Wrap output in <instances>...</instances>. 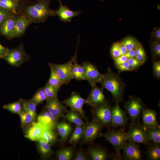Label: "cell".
<instances>
[{
	"label": "cell",
	"instance_id": "obj_1",
	"mask_svg": "<svg viewBox=\"0 0 160 160\" xmlns=\"http://www.w3.org/2000/svg\"><path fill=\"white\" fill-rule=\"evenodd\" d=\"M49 0L42 1L26 7L22 13L27 16L32 22L42 23L50 16H56L55 11L49 6Z\"/></svg>",
	"mask_w": 160,
	"mask_h": 160
},
{
	"label": "cell",
	"instance_id": "obj_2",
	"mask_svg": "<svg viewBox=\"0 0 160 160\" xmlns=\"http://www.w3.org/2000/svg\"><path fill=\"white\" fill-rule=\"evenodd\" d=\"M103 88L110 92L116 103L122 100L124 84L119 76L113 72L108 68L106 73L100 82Z\"/></svg>",
	"mask_w": 160,
	"mask_h": 160
},
{
	"label": "cell",
	"instance_id": "obj_3",
	"mask_svg": "<svg viewBox=\"0 0 160 160\" xmlns=\"http://www.w3.org/2000/svg\"><path fill=\"white\" fill-rule=\"evenodd\" d=\"M102 137L113 145L116 152V159H121L120 151L124 148L128 140L127 133L124 129L121 127L117 130L109 131L103 133Z\"/></svg>",
	"mask_w": 160,
	"mask_h": 160
},
{
	"label": "cell",
	"instance_id": "obj_4",
	"mask_svg": "<svg viewBox=\"0 0 160 160\" xmlns=\"http://www.w3.org/2000/svg\"><path fill=\"white\" fill-rule=\"evenodd\" d=\"M22 43L15 48L9 49L2 59L12 66L18 67L30 60Z\"/></svg>",
	"mask_w": 160,
	"mask_h": 160
},
{
	"label": "cell",
	"instance_id": "obj_5",
	"mask_svg": "<svg viewBox=\"0 0 160 160\" xmlns=\"http://www.w3.org/2000/svg\"><path fill=\"white\" fill-rule=\"evenodd\" d=\"M126 133L128 141L146 145L150 143V140L145 128L137 122L131 123Z\"/></svg>",
	"mask_w": 160,
	"mask_h": 160
},
{
	"label": "cell",
	"instance_id": "obj_6",
	"mask_svg": "<svg viewBox=\"0 0 160 160\" xmlns=\"http://www.w3.org/2000/svg\"><path fill=\"white\" fill-rule=\"evenodd\" d=\"M103 126L98 121L94 119L85 124L81 138L84 143H90L96 138L102 137L101 132Z\"/></svg>",
	"mask_w": 160,
	"mask_h": 160
},
{
	"label": "cell",
	"instance_id": "obj_7",
	"mask_svg": "<svg viewBox=\"0 0 160 160\" xmlns=\"http://www.w3.org/2000/svg\"><path fill=\"white\" fill-rule=\"evenodd\" d=\"M62 103L78 112L82 118L85 120L86 123L89 122L84 114L83 108L84 104H88L87 99L83 98L79 94L73 92L69 97L64 100Z\"/></svg>",
	"mask_w": 160,
	"mask_h": 160
},
{
	"label": "cell",
	"instance_id": "obj_8",
	"mask_svg": "<svg viewBox=\"0 0 160 160\" xmlns=\"http://www.w3.org/2000/svg\"><path fill=\"white\" fill-rule=\"evenodd\" d=\"M76 51L70 61L66 63L61 64L49 63L55 70L63 84H68L73 79L71 73V68L73 62L76 57Z\"/></svg>",
	"mask_w": 160,
	"mask_h": 160
},
{
	"label": "cell",
	"instance_id": "obj_9",
	"mask_svg": "<svg viewBox=\"0 0 160 160\" xmlns=\"http://www.w3.org/2000/svg\"><path fill=\"white\" fill-rule=\"evenodd\" d=\"M94 119L100 123L103 126H112L111 108L107 103L92 107Z\"/></svg>",
	"mask_w": 160,
	"mask_h": 160
},
{
	"label": "cell",
	"instance_id": "obj_10",
	"mask_svg": "<svg viewBox=\"0 0 160 160\" xmlns=\"http://www.w3.org/2000/svg\"><path fill=\"white\" fill-rule=\"evenodd\" d=\"M124 108L131 120V123L137 122L144 109L141 100L139 97L132 96L126 103Z\"/></svg>",
	"mask_w": 160,
	"mask_h": 160
},
{
	"label": "cell",
	"instance_id": "obj_11",
	"mask_svg": "<svg viewBox=\"0 0 160 160\" xmlns=\"http://www.w3.org/2000/svg\"><path fill=\"white\" fill-rule=\"evenodd\" d=\"M82 66L84 70L85 80L91 87L100 82L104 74L100 73L94 65L88 61H85L82 62Z\"/></svg>",
	"mask_w": 160,
	"mask_h": 160
},
{
	"label": "cell",
	"instance_id": "obj_12",
	"mask_svg": "<svg viewBox=\"0 0 160 160\" xmlns=\"http://www.w3.org/2000/svg\"><path fill=\"white\" fill-rule=\"evenodd\" d=\"M32 23L30 19L24 14L18 15L14 28L8 39H11L21 37Z\"/></svg>",
	"mask_w": 160,
	"mask_h": 160
},
{
	"label": "cell",
	"instance_id": "obj_13",
	"mask_svg": "<svg viewBox=\"0 0 160 160\" xmlns=\"http://www.w3.org/2000/svg\"><path fill=\"white\" fill-rule=\"evenodd\" d=\"M111 125L113 128L127 125L128 118L126 113L121 108L118 103L111 108Z\"/></svg>",
	"mask_w": 160,
	"mask_h": 160
},
{
	"label": "cell",
	"instance_id": "obj_14",
	"mask_svg": "<svg viewBox=\"0 0 160 160\" xmlns=\"http://www.w3.org/2000/svg\"><path fill=\"white\" fill-rule=\"evenodd\" d=\"M123 159L125 160H141L143 159L142 151L136 143L129 141L123 150Z\"/></svg>",
	"mask_w": 160,
	"mask_h": 160
},
{
	"label": "cell",
	"instance_id": "obj_15",
	"mask_svg": "<svg viewBox=\"0 0 160 160\" xmlns=\"http://www.w3.org/2000/svg\"><path fill=\"white\" fill-rule=\"evenodd\" d=\"M92 87V89L87 99L88 104L92 107L107 103L103 93V88H100L96 85Z\"/></svg>",
	"mask_w": 160,
	"mask_h": 160
},
{
	"label": "cell",
	"instance_id": "obj_16",
	"mask_svg": "<svg viewBox=\"0 0 160 160\" xmlns=\"http://www.w3.org/2000/svg\"><path fill=\"white\" fill-rule=\"evenodd\" d=\"M45 108L55 116H63L67 111L66 107L57 97L47 100Z\"/></svg>",
	"mask_w": 160,
	"mask_h": 160
},
{
	"label": "cell",
	"instance_id": "obj_17",
	"mask_svg": "<svg viewBox=\"0 0 160 160\" xmlns=\"http://www.w3.org/2000/svg\"><path fill=\"white\" fill-rule=\"evenodd\" d=\"M58 118L44 107V109L37 116V122L47 128L54 130L56 128Z\"/></svg>",
	"mask_w": 160,
	"mask_h": 160
},
{
	"label": "cell",
	"instance_id": "obj_18",
	"mask_svg": "<svg viewBox=\"0 0 160 160\" xmlns=\"http://www.w3.org/2000/svg\"><path fill=\"white\" fill-rule=\"evenodd\" d=\"M45 128L38 122L33 121L24 128L25 137L33 141H37L41 138L43 131Z\"/></svg>",
	"mask_w": 160,
	"mask_h": 160
},
{
	"label": "cell",
	"instance_id": "obj_19",
	"mask_svg": "<svg viewBox=\"0 0 160 160\" xmlns=\"http://www.w3.org/2000/svg\"><path fill=\"white\" fill-rule=\"evenodd\" d=\"M58 0L60 7L58 9L55 11V12L56 15L59 17L60 21L71 22L72 18L78 16L81 13L79 10L74 11L71 10L68 7L63 4L61 0Z\"/></svg>",
	"mask_w": 160,
	"mask_h": 160
},
{
	"label": "cell",
	"instance_id": "obj_20",
	"mask_svg": "<svg viewBox=\"0 0 160 160\" xmlns=\"http://www.w3.org/2000/svg\"><path fill=\"white\" fill-rule=\"evenodd\" d=\"M143 126L145 128L160 127L157 120L156 113L153 110L147 108L144 109L142 112Z\"/></svg>",
	"mask_w": 160,
	"mask_h": 160
},
{
	"label": "cell",
	"instance_id": "obj_21",
	"mask_svg": "<svg viewBox=\"0 0 160 160\" xmlns=\"http://www.w3.org/2000/svg\"><path fill=\"white\" fill-rule=\"evenodd\" d=\"M18 15L10 13L0 25V33L8 38L15 25Z\"/></svg>",
	"mask_w": 160,
	"mask_h": 160
},
{
	"label": "cell",
	"instance_id": "obj_22",
	"mask_svg": "<svg viewBox=\"0 0 160 160\" xmlns=\"http://www.w3.org/2000/svg\"><path fill=\"white\" fill-rule=\"evenodd\" d=\"M56 128L60 136L61 143L63 144L66 141L71 132L72 127L69 124L63 121L57 123Z\"/></svg>",
	"mask_w": 160,
	"mask_h": 160
},
{
	"label": "cell",
	"instance_id": "obj_23",
	"mask_svg": "<svg viewBox=\"0 0 160 160\" xmlns=\"http://www.w3.org/2000/svg\"><path fill=\"white\" fill-rule=\"evenodd\" d=\"M88 153L92 160H105L109 156V154L105 150L99 147L90 148Z\"/></svg>",
	"mask_w": 160,
	"mask_h": 160
},
{
	"label": "cell",
	"instance_id": "obj_24",
	"mask_svg": "<svg viewBox=\"0 0 160 160\" xmlns=\"http://www.w3.org/2000/svg\"><path fill=\"white\" fill-rule=\"evenodd\" d=\"M147 159L149 160L160 159V146L159 144L150 143L147 145L145 152Z\"/></svg>",
	"mask_w": 160,
	"mask_h": 160
},
{
	"label": "cell",
	"instance_id": "obj_25",
	"mask_svg": "<svg viewBox=\"0 0 160 160\" xmlns=\"http://www.w3.org/2000/svg\"><path fill=\"white\" fill-rule=\"evenodd\" d=\"M37 141L38 149L42 157L45 159L50 157L53 154L51 145L42 139Z\"/></svg>",
	"mask_w": 160,
	"mask_h": 160
},
{
	"label": "cell",
	"instance_id": "obj_26",
	"mask_svg": "<svg viewBox=\"0 0 160 160\" xmlns=\"http://www.w3.org/2000/svg\"><path fill=\"white\" fill-rule=\"evenodd\" d=\"M62 117L69 122L73 123L76 126H82L85 124L80 114L71 109L67 111Z\"/></svg>",
	"mask_w": 160,
	"mask_h": 160
},
{
	"label": "cell",
	"instance_id": "obj_27",
	"mask_svg": "<svg viewBox=\"0 0 160 160\" xmlns=\"http://www.w3.org/2000/svg\"><path fill=\"white\" fill-rule=\"evenodd\" d=\"M71 73L73 79L79 81L85 80L84 69L82 65L78 63L77 57L72 65Z\"/></svg>",
	"mask_w": 160,
	"mask_h": 160
},
{
	"label": "cell",
	"instance_id": "obj_28",
	"mask_svg": "<svg viewBox=\"0 0 160 160\" xmlns=\"http://www.w3.org/2000/svg\"><path fill=\"white\" fill-rule=\"evenodd\" d=\"M58 135L54 130L45 128L43 132L41 138L51 146L55 144L58 140Z\"/></svg>",
	"mask_w": 160,
	"mask_h": 160
},
{
	"label": "cell",
	"instance_id": "obj_29",
	"mask_svg": "<svg viewBox=\"0 0 160 160\" xmlns=\"http://www.w3.org/2000/svg\"><path fill=\"white\" fill-rule=\"evenodd\" d=\"M85 125V124L82 126H76L69 140V143L72 145H75L81 139Z\"/></svg>",
	"mask_w": 160,
	"mask_h": 160
},
{
	"label": "cell",
	"instance_id": "obj_30",
	"mask_svg": "<svg viewBox=\"0 0 160 160\" xmlns=\"http://www.w3.org/2000/svg\"><path fill=\"white\" fill-rule=\"evenodd\" d=\"M51 71L49 78L47 83L51 86L60 89L63 84L58 74L51 66L49 64Z\"/></svg>",
	"mask_w": 160,
	"mask_h": 160
},
{
	"label": "cell",
	"instance_id": "obj_31",
	"mask_svg": "<svg viewBox=\"0 0 160 160\" xmlns=\"http://www.w3.org/2000/svg\"><path fill=\"white\" fill-rule=\"evenodd\" d=\"M17 3L15 0H0V8L18 15L17 12Z\"/></svg>",
	"mask_w": 160,
	"mask_h": 160
},
{
	"label": "cell",
	"instance_id": "obj_32",
	"mask_svg": "<svg viewBox=\"0 0 160 160\" xmlns=\"http://www.w3.org/2000/svg\"><path fill=\"white\" fill-rule=\"evenodd\" d=\"M23 99L20 98L18 101L4 105L3 108L10 112L19 114L23 109Z\"/></svg>",
	"mask_w": 160,
	"mask_h": 160
},
{
	"label": "cell",
	"instance_id": "obj_33",
	"mask_svg": "<svg viewBox=\"0 0 160 160\" xmlns=\"http://www.w3.org/2000/svg\"><path fill=\"white\" fill-rule=\"evenodd\" d=\"M22 102L23 109L31 114L36 119L37 105L31 99L27 100L23 99Z\"/></svg>",
	"mask_w": 160,
	"mask_h": 160
},
{
	"label": "cell",
	"instance_id": "obj_34",
	"mask_svg": "<svg viewBox=\"0 0 160 160\" xmlns=\"http://www.w3.org/2000/svg\"><path fill=\"white\" fill-rule=\"evenodd\" d=\"M18 115L20 119L21 126L23 128L28 127L36 120L31 114L23 109Z\"/></svg>",
	"mask_w": 160,
	"mask_h": 160
},
{
	"label": "cell",
	"instance_id": "obj_35",
	"mask_svg": "<svg viewBox=\"0 0 160 160\" xmlns=\"http://www.w3.org/2000/svg\"><path fill=\"white\" fill-rule=\"evenodd\" d=\"M73 153V150L72 148L66 147L59 150L57 153V157L59 160H70Z\"/></svg>",
	"mask_w": 160,
	"mask_h": 160
},
{
	"label": "cell",
	"instance_id": "obj_36",
	"mask_svg": "<svg viewBox=\"0 0 160 160\" xmlns=\"http://www.w3.org/2000/svg\"><path fill=\"white\" fill-rule=\"evenodd\" d=\"M127 50L135 49L141 44L134 37L128 36L124 38L121 41Z\"/></svg>",
	"mask_w": 160,
	"mask_h": 160
},
{
	"label": "cell",
	"instance_id": "obj_37",
	"mask_svg": "<svg viewBox=\"0 0 160 160\" xmlns=\"http://www.w3.org/2000/svg\"><path fill=\"white\" fill-rule=\"evenodd\" d=\"M145 129L150 140L152 141L154 143L160 144V127L152 128H145Z\"/></svg>",
	"mask_w": 160,
	"mask_h": 160
},
{
	"label": "cell",
	"instance_id": "obj_38",
	"mask_svg": "<svg viewBox=\"0 0 160 160\" xmlns=\"http://www.w3.org/2000/svg\"><path fill=\"white\" fill-rule=\"evenodd\" d=\"M45 94L47 100L57 97L59 89L55 88L47 83L42 88Z\"/></svg>",
	"mask_w": 160,
	"mask_h": 160
},
{
	"label": "cell",
	"instance_id": "obj_39",
	"mask_svg": "<svg viewBox=\"0 0 160 160\" xmlns=\"http://www.w3.org/2000/svg\"><path fill=\"white\" fill-rule=\"evenodd\" d=\"M31 100L37 105L42 104L47 100L42 88H40L35 93Z\"/></svg>",
	"mask_w": 160,
	"mask_h": 160
},
{
	"label": "cell",
	"instance_id": "obj_40",
	"mask_svg": "<svg viewBox=\"0 0 160 160\" xmlns=\"http://www.w3.org/2000/svg\"><path fill=\"white\" fill-rule=\"evenodd\" d=\"M135 50V57L142 64L145 62L146 59V56L144 49L141 45L136 49Z\"/></svg>",
	"mask_w": 160,
	"mask_h": 160
},
{
	"label": "cell",
	"instance_id": "obj_41",
	"mask_svg": "<svg viewBox=\"0 0 160 160\" xmlns=\"http://www.w3.org/2000/svg\"><path fill=\"white\" fill-rule=\"evenodd\" d=\"M151 48L153 56L157 57L160 56V41H156L152 42L151 44Z\"/></svg>",
	"mask_w": 160,
	"mask_h": 160
},
{
	"label": "cell",
	"instance_id": "obj_42",
	"mask_svg": "<svg viewBox=\"0 0 160 160\" xmlns=\"http://www.w3.org/2000/svg\"><path fill=\"white\" fill-rule=\"evenodd\" d=\"M111 54L113 58L120 55L119 47L118 42L114 43L112 45L111 49Z\"/></svg>",
	"mask_w": 160,
	"mask_h": 160
},
{
	"label": "cell",
	"instance_id": "obj_43",
	"mask_svg": "<svg viewBox=\"0 0 160 160\" xmlns=\"http://www.w3.org/2000/svg\"><path fill=\"white\" fill-rule=\"evenodd\" d=\"M74 160H87L89 159L87 154L83 150L78 151L74 158Z\"/></svg>",
	"mask_w": 160,
	"mask_h": 160
},
{
	"label": "cell",
	"instance_id": "obj_44",
	"mask_svg": "<svg viewBox=\"0 0 160 160\" xmlns=\"http://www.w3.org/2000/svg\"><path fill=\"white\" fill-rule=\"evenodd\" d=\"M153 72L154 76L158 79L160 77V62L157 61L153 64Z\"/></svg>",
	"mask_w": 160,
	"mask_h": 160
},
{
	"label": "cell",
	"instance_id": "obj_45",
	"mask_svg": "<svg viewBox=\"0 0 160 160\" xmlns=\"http://www.w3.org/2000/svg\"><path fill=\"white\" fill-rule=\"evenodd\" d=\"M127 62L133 70L138 68L142 64L135 57L128 58Z\"/></svg>",
	"mask_w": 160,
	"mask_h": 160
},
{
	"label": "cell",
	"instance_id": "obj_46",
	"mask_svg": "<svg viewBox=\"0 0 160 160\" xmlns=\"http://www.w3.org/2000/svg\"><path fill=\"white\" fill-rule=\"evenodd\" d=\"M116 67L118 70L120 71H130L133 70L127 61L117 65Z\"/></svg>",
	"mask_w": 160,
	"mask_h": 160
},
{
	"label": "cell",
	"instance_id": "obj_47",
	"mask_svg": "<svg viewBox=\"0 0 160 160\" xmlns=\"http://www.w3.org/2000/svg\"><path fill=\"white\" fill-rule=\"evenodd\" d=\"M152 36L156 41H160V28L156 27L153 30L152 33Z\"/></svg>",
	"mask_w": 160,
	"mask_h": 160
},
{
	"label": "cell",
	"instance_id": "obj_48",
	"mask_svg": "<svg viewBox=\"0 0 160 160\" xmlns=\"http://www.w3.org/2000/svg\"><path fill=\"white\" fill-rule=\"evenodd\" d=\"M114 63L116 66L127 62L128 58L124 55H121L116 58H113Z\"/></svg>",
	"mask_w": 160,
	"mask_h": 160
},
{
	"label": "cell",
	"instance_id": "obj_49",
	"mask_svg": "<svg viewBox=\"0 0 160 160\" xmlns=\"http://www.w3.org/2000/svg\"><path fill=\"white\" fill-rule=\"evenodd\" d=\"M10 13L0 8V25L6 19Z\"/></svg>",
	"mask_w": 160,
	"mask_h": 160
},
{
	"label": "cell",
	"instance_id": "obj_50",
	"mask_svg": "<svg viewBox=\"0 0 160 160\" xmlns=\"http://www.w3.org/2000/svg\"><path fill=\"white\" fill-rule=\"evenodd\" d=\"M9 49L4 47L0 43V58H3Z\"/></svg>",
	"mask_w": 160,
	"mask_h": 160
},
{
	"label": "cell",
	"instance_id": "obj_51",
	"mask_svg": "<svg viewBox=\"0 0 160 160\" xmlns=\"http://www.w3.org/2000/svg\"><path fill=\"white\" fill-rule=\"evenodd\" d=\"M119 47L120 55H124L127 50L124 44L121 42H118Z\"/></svg>",
	"mask_w": 160,
	"mask_h": 160
},
{
	"label": "cell",
	"instance_id": "obj_52",
	"mask_svg": "<svg viewBox=\"0 0 160 160\" xmlns=\"http://www.w3.org/2000/svg\"><path fill=\"white\" fill-rule=\"evenodd\" d=\"M124 55L128 58L135 57L136 55L135 49H132L128 50Z\"/></svg>",
	"mask_w": 160,
	"mask_h": 160
},
{
	"label": "cell",
	"instance_id": "obj_53",
	"mask_svg": "<svg viewBox=\"0 0 160 160\" xmlns=\"http://www.w3.org/2000/svg\"><path fill=\"white\" fill-rule=\"evenodd\" d=\"M17 2L18 1H20V0H15Z\"/></svg>",
	"mask_w": 160,
	"mask_h": 160
},
{
	"label": "cell",
	"instance_id": "obj_54",
	"mask_svg": "<svg viewBox=\"0 0 160 160\" xmlns=\"http://www.w3.org/2000/svg\"><path fill=\"white\" fill-rule=\"evenodd\" d=\"M41 1H47V0H40Z\"/></svg>",
	"mask_w": 160,
	"mask_h": 160
},
{
	"label": "cell",
	"instance_id": "obj_55",
	"mask_svg": "<svg viewBox=\"0 0 160 160\" xmlns=\"http://www.w3.org/2000/svg\"><path fill=\"white\" fill-rule=\"evenodd\" d=\"M0 59H1V58H0Z\"/></svg>",
	"mask_w": 160,
	"mask_h": 160
}]
</instances>
